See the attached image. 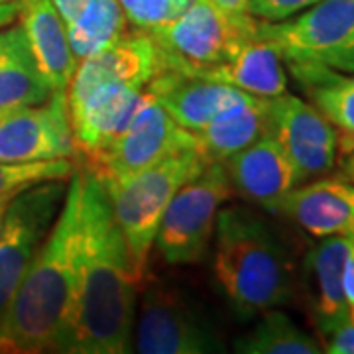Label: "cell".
Instances as JSON below:
<instances>
[{
    "mask_svg": "<svg viewBox=\"0 0 354 354\" xmlns=\"http://www.w3.org/2000/svg\"><path fill=\"white\" fill-rule=\"evenodd\" d=\"M79 169L83 176L81 248L64 353H130L140 283L102 181L87 167Z\"/></svg>",
    "mask_w": 354,
    "mask_h": 354,
    "instance_id": "cell-1",
    "label": "cell"
},
{
    "mask_svg": "<svg viewBox=\"0 0 354 354\" xmlns=\"http://www.w3.org/2000/svg\"><path fill=\"white\" fill-rule=\"evenodd\" d=\"M83 176L69 177L64 205L0 317V354L64 353L81 248Z\"/></svg>",
    "mask_w": 354,
    "mask_h": 354,
    "instance_id": "cell-2",
    "label": "cell"
},
{
    "mask_svg": "<svg viewBox=\"0 0 354 354\" xmlns=\"http://www.w3.org/2000/svg\"><path fill=\"white\" fill-rule=\"evenodd\" d=\"M213 239L216 286L239 315H260L293 301L297 283L290 254L262 216L223 205Z\"/></svg>",
    "mask_w": 354,
    "mask_h": 354,
    "instance_id": "cell-3",
    "label": "cell"
},
{
    "mask_svg": "<svg viewBox=\"0 0 354 354\" xmlns=\"http://www.w3.org/2000/svg\"><path fill=\"white\" fill-rule=\"evenodd\" d=\"M207 164L209 162L197 148H189L167 156L124 181L102 183L138 283L146 278L148 256L167 205L179 187H183Z\"/></svg>",
    "mask_w": 354,
    "mask_h": 354,
    "instance_id": "cell-4",
    "label": "cell"
},
{
    "mask_svg": "<svg viewBox=\"0 0 354 354\" xmlns=\"http://www.w3.org/2000/svg\"><path fill=\"white\" fill-rule=\"evenodd\" d=\"M258 36L288 65L354 73V0H319L281 22L258 20Z\"/></svg>",
    "mask_w": 354,
    "mask_h": 354,
    "instance_id": "cell-5",
    "label": "cell"
},
{
    "mask_svg": "<svg viewBox=\"0 0 354 354\" xmlns=\"http://www.w3.org/2000/svg\"><path fill=\"white\" fill-rule=\"evenodd\" d=\"M156 44L160 71L174 69L193 77H207L228 64L246 39L258 34L232 24L211 0H195L177 18L146 30Z\"/></svg>",
    "mask_w": 354,
    "mask_h": 354,
    "instance_id": "cell-6",
    "label": "cell"
},
{
    "mask_svg": "<svg viewBox=\"0 0 354 354\" xmlns=\"http://www.w3.org/2000/svg\"><path fill=\"white\" fill-rule=\"evenodd\" d=\"M234 187L225 164L211 162L179 187L165 209L153 246L167 264H199L215 236L216 215Z\"/></svg>",
    "mask_w": 354,
    "mask_h": 354,
    "instance_id": "cell-7",
    "label": "cell"
},
{
    "mask_svg": "<svg viewBox=\"0 0 354 354\" xmlns=\"http://www.w3.org/2000/svg\"><path fill=\"white\" fill-rule=\"evenodd\" d=\"M189 148H197L195 134L179 127L146 91L128 127L101 152L85 160V167L102 183H118Z\"/></svg>",
    "mask_w": 354,
    "mask_h": 354,
    "instance_id": "cell-8",
    "label": "cell"
},
{
    "mask_svg": "<svg viewBox=\"0 0 354 354\" xmlns=\"http://www.w3.org/2000/svg\"><path fill=\"white\" fill-rule=\"evenodd\" d=\"M67 181H44L14 197L0 232V317L53 227Z\"/></svg>",
    "mask_w": 354,
    "mask_h": 354,
    "instance_id": "cell-9",
    "label": "cell"
},
{
    "mask_svg": "<svg viewBox=\"0 0 354 354\" xmlns=\"http://www.w3.org/2000/svg\"><path fill=\"white\" fill-rule=\"evenodd\" d=\"M132 351L142 354L225 353L216 329L174 288L152 286L134 323Z\"/></svg>",
    "mask_w": 354,
    "mask_h": 354,
    "instance_id": "cell-10",
    "label": "cell"
},
{
    "mask_svg": "<svg viewBox=\"0 0 354 354\" xmlns=\"http://www.w3.org/2000/svg\"><path fill=\"white\" fill-rule=\"evenodd\" d=\"M268 132L288 156L297 185L329 174L339 162L335 128L299 97L283 93L268 99Z\"/></svg>",
    "mask_w": 354,
    "mask_h": 354,
    "instance_id": "cell-11",
    "label": "cell"
},
{
    "mask_svg": "<svg viewBox=\"0 0 354 354\" xmlns=\"http://www.w3.org/2000/svg\"><path fill=\"white\" fill-rule=\"evenodd\" d=\"M67 93L22 109L0 120V162L32 164L77 158Z\"/></svg>",
    "mask_w": 354,
    "mask_h": 354,
    "instance_id": "cell-12",
    "label": "cell"
},
{
    "mask_svg": "<svg viewBox=\"0 0 354 354\" xmlns=\"http://www.w3.org/2000/svg\"><path fill=\"white\" fill-rule=\"evenodd\" d=\"M146 91L179 127L193 134L201 132L216 114L252 97L227 83L185 75L174 69L158 71Z\"/></svg>",
    "mask_w": 354,
    "mask_h": 354,
    "instance_id": "cell-13",
    "label": "cell"
},
{
    "mask_svg": "<svg viewBox=\"0 0 354 354\" xmlns=\"http://www.w3.org/2000/svg\"><path fill=\"white\" fill-rule=\"evenodd\" d=\"M234 193L272 215L297 183L286 152L270 132L225 162Z\"/></svg>",
    "mask_w": 354,
    "mask_h": 354,
    "instance_id": "cell-14",
    "label": "cell"
},
{
    "mask_svg": "<svg viewBox=\"0 0 354 354\" xmlns=\"http://www.w3.org/2000/svg\"><path fill=\"white\" fill-rule=\"evenodd\" d=\"M279 215L291 218L315 239L354 234V183L319 179L295 185L286 195Z\"/></svg>",
    "mask_w": 354,
    "mask_h": 354,
    "instance_id": "cell-15",
    "label": "cell"
},
{
    "mask_svg": "<svg viewBox=\"0 0 354 354\" xmlns=\"http://www.w3.org/2000/svg\"><path fill=\"white\" fill-rule=\"evenodd\" d=\"M20 26L36 57L39 71L53 93H67L75 75V53L69 46L67 28L51 0H20Z\"/></svg>",
    "mask_w": 354,
    "mask_h": 354,
    "instance_id": "cell-16",
    "label": "cell"
},
{
    "mask_svg": "<svg viewBox=\"0 0 354 354\" xmlns=\"http://www.w3.org/2000/svg\"><path fill=\"white\" fill-rule=\"evenodd\" d=\"M351 254V236L321 239L307 256L309 301L315 325L323 337L348 321V304L342 288V272Z\"/></svg>",
    "mask_w": 354,
    "mask_h": 354,
    "instance_id": "cell-17",
    "label": "cell"
},
{
    "mask_svg": "<svg viewBox=\"0 0 354 354\" xmlns=\"http://www.w3.org/2000/svg\"><path fill=\"white\" fill-rule=\"evenodd\" d=\"M48 79L39 71L24 28H0V120L51 97Z\"/></svg>",
    "mask_w": 354,
    "mask_h": 354,
    "instance_id": "cell-18",
    "label": "cell"
},
{
    "mask_svg": "<svg viewBox=\"0 0 354 354\" xmlns=\"http://www.w3.org/2000/svg\"><path fill=\"white\" fill-rule=\"evenodd\" d=\"M268 132V99L248 97L216 114L215 118L195 134L197 150L211 164H225L228 158L248 148Z\"/></svg>",
    "mask_w": 354,
    "mask_h": 354,
    "instance_id": "cell-19",
    "label": "cell"
},
{
    "mask_svg": "<svg viewBox=\"0 0 354 354\" xmlns=\"http://www.w3.org/2000/svg\"><path fill=\"white\" fill-rule=\"evenodd\" d=\"M207 79L227 83L260 99H276L288 91V73L279 53L258 34L246 39L228 64Z\"/></svg>",
    "mask_w": 354,
    "mask_h": 354,
    "instance_id": "cell-20",
    "label": "cell"
},
{
    "mask_svg": "<svg viewBox=\"0 0 354 354\" xmlns=\"http://www.w3.org/2000/svg\"><path fill=\"white\" fill-rule=\"evenodd\" d=\"M293 77L304 83L311 104L337 132L339 160L354 150V85L337 71L315 65L290 64Z\"/></svg>",
    "mask_w": 354,
    "mask_h": 354,
    "instance_id": "cell-21",
    "label": "cell"
},
{
    "mask_svg": "<svg viewBox=\"0 0 354 354\" xmlns=\"http://www.w3.org/2000/svg\"><path fill=\"white\" fill-rule=\"evenodd\" d=\"M127 24L118 0H88L83 12L65 26L77 62L109 50L127 34Z\"/></svg>",
    "mask_w": 354,
    "mask_h": 354,
    "instance_id": "cell-22",
    "label": "cell"
},
{
    "mask_svg": "<svg viewBox=\"0 0 354 354\" xmlns=\"http://www.w3.org/2000/svg\"><path fill=\"white\" fill-rule=\"evenodd\" d=\"M254 329L234 342L242 354H319L321 342L304 330L283 311L268 309Z\"/></svg>",
    "mask_w": 354,
    "mask_h": 354,
    "instance_id": "cell-23",
    "label": "cell"
},
{
    "mask_svg": "<svg viewBox=\"0 0 354 354\" xmlns=\"http://www.w3.org/2000/svg\"><path fill=\"white\" fill-rule=\"evenodd\" d=\"M77 167L71 160H50L32 164H4L0 162V201L12 199L28 187L44 183L69 179Z\"/></svg>",
    "mask_w": 354,
    "mask_h": 354,
    "instance_id": "cell-24",
    "label": "cell"
},
{
    "mask_svg": "<svg viewBox=\"0 0 354 354\" xmlns=\"http://www.w3.org/2000/svg\"><path fill=\"white\" fill-rule=\"evenodd\" d=\"M127 22L138 30H150L176 18L171 0H118Z\"/></svg>",
    "mask_w": 354,
    "mask_h": 354,
    "instance_id": "cell-25",
    "label": "cell"
},
{
    "mask_svg": "<svg viewBox=\"0 0 354 354\" xmlns=\"http://www.w3.org/2000/svg\"><path fill=\"white\" fill-rule=\"evenodd\" d=\"M319 0H250V10L264 22H281L313 6Z\"/></svg>",
    "mask_w": 354,
    "mask_h": 354,
    "instance_id": "cell-26",
    "label": "cell"
},
{
    "mask_svg": "<svg viewBox=\"0 0 354 354\" xmlns=\"http://www.w3.org/2000/svg\"><path fill=\"white\" fill-rule=\"evenodd\" d=\"M211 2L232 24L241 26L244 30L258 28V18L250 10V0H211Z\"/></svg>",
    "mask_w": 354,
    "mask_h": 354,
    "instance_id": "cell-27",
    "label": "cell"
},
{
    "mask_svg": "<svg viewBox=\"0 0 354 354\" xmlns=\"http://www.w3.org/2000/svg\"><path fill=\"white\" fill-rule=\"evenodd\" d=\"M325 353L354 354V325L346 321L325 337Z\"/></svg>",
    "mask_w": 354,
    "mask_h": 354,
    "instance_id": "cell-28",
    "label": "cell"
},
{
    "mask_svg": "<svg viewBox=\"0 0 354 354\" xmlns=\"http://www.w3.org/2000/svg\"><path fill=\"white\" fill-rule=\"evenodd\" d=\"M55 10L59 12L65 26H69L75 20L79 14L83 12V8L87 6L88 0H51Z\"/></svg>",
    "mask_w": 354,
    "mask_h": 354,
    "instance_id": "cell-29",
    "label": "cell"
},
{
    "mask_svg": "<svg viewBox=\"0 0 354 354\" xmlns=\"http://www.w3.org/2000/svg\"><path fill=\"white\" fill-rule=\"evenodd\" d=\"M18 12H20V0L0 2V28L14 24V20L18 18Z\"/></svg>",
    "mask_w": 354,
    "mask_h": 354,
    "instance_id": "cell-30",
    "label": "cell"
},
{
    "mask_svg": "<svg viewBox=\"0 0 354 354\" xmlns=\"http://www.w3.org/2000/svg\"><path fill=\"white\" fill-rule=\"evenodd\" d=\"M339 162H341V179L354 183V150L341 158Z\"/></svg>",
    "mask_w": 354,
    "mask_h": 354,
    "instance_id": "cell-31",
    "label": "cell"
},
{
    "mask_svg": "<svg viewBox=\"0 0 354 354\" xmlns=\"http://www.w3.org/2000/svg\"><path fill=\"white\" fill-rule=\"evenodd\" d=\"M12 199H2V201H0V232H2V227H4L6 211H8V205H10V201H12Z\"/></svg>",
    "mask_w": 354,
    "mask_h": 354,
    "instance_id": "cell-32",
    "label": "cell"
},
{
    "mask_svg": "<svg viewBox=\"0 0 354 354\" xmlns=\"http://www.w3.org/2000/svg\"><path fill=\"white\" fill-rule=\"evenodd\" d=\"M348 321L354 325V301L348 305Z\"/></svg>",
    "mask_w": 354,
    "mask_h": 354,
    "instance_id": "cell-33",
    "label": "cell"
},
{
    "mask_svg": "<svg viewBox=\"0 0 354 354\" xmlns=\"http://www.w3.org/2000/svg\"><path fill=\"white\" fill-rule=\"evenodd\" d=\"M344 77H346V79H348V81H351V83L354 85V73H353V75H344Z\"/></svg>",
    "mask_w": 354,
    "mask_h": 354,
    "instance_id": "cell-34",
    "label": "cell"
},
{
    "mask_svg": "<svg viewBox=\"0 0 354 354\" xmlns=\"http://www.w3.org/2000/svg\"><path fill=\"white\" fill-rule=\"evenodd\" d=\"M0 2H12V0H0Z\"/></svg>",
    "mask_w": 354,
    "mask_h": 354,
    "instance_id": "cell-35",
    "label": "cell"
}]
</instances>
